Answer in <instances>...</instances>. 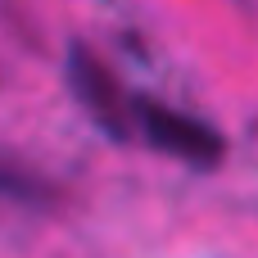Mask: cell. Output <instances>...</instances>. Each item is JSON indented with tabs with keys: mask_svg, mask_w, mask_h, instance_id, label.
Masks as SVG:
<instances>
[{
	"mask_svg": "<svg viewBox=\"0 0 258 258\" xmlns=\"http://www.w3.org/2000/svg\"><path fill=\"white\" fill-rule=\"evenodd\" d=\"M132 127L154 154H168L186 168L209 172L227 159V141H222L218 127H209L204 118L181 113V109H172L154 95H132Z\"/></svg>",
	"mask_w": 258,
	"mask_h": 258,
	"instance_id": "1",
	"label": "cell"
},
{
	"mask_svg": "<svg viewBox=\"0 0 258 258\" xmlns=\"http://www.w3.org/2000/svg\"><path fill=\"white\" fill-rule=\"evenodd\" d=\"M68 86L77 95V104L86 109V118L113 136V141H132L136 127H132V91L113 77V68L86 50V45H73L68 50Z\"/></svg>",
	"mask_w": 258,
	"mask_h": 258,
	"instance_id": "2",
	"label": "cell"
},
{
	"mask_svg": "<svg viewBox=\"0 0 258 258\" xmlns=\"http://www.w3.org/2000/svg\"><path fill=\"white\" fill-rule=\"evenodd\" d=\"M0 195L5 200H23V204H36V200H50V186L32 168H23V163H14V159L0 154Z\"/></svg>",
	"mask_w": 258,
	"mask_h": 258,
	"instance_id": "3",
	"label": "cell"
}]
</instances>
